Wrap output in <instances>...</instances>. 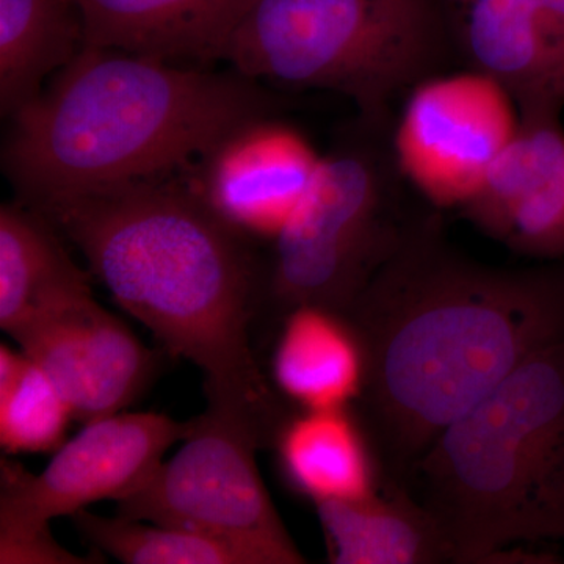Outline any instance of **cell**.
I'll list each match as a JSON object with an SVG mask.
<instances>
[{
	"mask_svg": "<svg viewBox=\"0 0 564 564\" xmlns=\"http://www.w3.org/2000/svg\"><path fill=\"white\" fill-rule=\"evenodd\" d=\"M9 336L51 378L74 421L84 425L122 413L158 370L155 352L91 291L33 314Z\"/></svg>",
	"mask_w": 564,
	"mask_h": 564,
	"instance_id": "30bf717a",
	"label": "cell"
},
{
	"mask_svg": "<svg viewBox=\"0 0 564 564\" xmlns=\"http://www.w3.org/2000/svg\"><path fill=\"white\" fill-rule=\"evenodd\" d=\"M276 101L234 70L218 74L126 52L84 47L18 111L3 166L32 207L204 161Z\"/></svg>",
	"mask_w": 564,
	"mask_h": 564,
	"instance_id": "3957f363",
	"label": "cell"
},
{
	"mask_svg": "<svg viewBox=\"0 0 564 564\" xmlns=\"http://www.w3.org/2000/svg\"><path fill=\"white\" fill-rule=\"evenodd\" d=\"M221 61L248 79L347 96L362 120L458 63L443 0H251Z\"/></svg>",
	"mask_w": 564,
	"mask_h": 564,
	"instance_id": "5b68a950",
	"label": "cell"
},
{
	"mask_svg": "<svg viewBox=\"0 0 564 564\" xmlns=\"http://www.w3.org/2000/svg\"><path fill=\"white\" fill-rule=\"evenodd\" d=\"M70 519L95 551L126 564H256L239 545L180 527L120 514L106 518L88 510Z\"/></svg>",
	"mask_w": 564,
	"mask_h": 564,
	"instance_id": "ffe728a7",
	"label": "cell"
},
{
	"mask_svg": "<svg viewBox=\"0 0 564 564\" xmlns=\"http://www.w3.org/2000/svg\"><path fill=\"white\" fill-rule=\"evenodd\" d=\"M74 421L68 403L25 355L0 347V445L7 454H44L65 443Z\"/></svg>",
	"mask_w": 564,
	"mask_h": 564,
	"instance_id": "44dd1931",
	"label": "cell"
},
{
	"mask_svg": "<svg viewBox=\"0 0 564 564\" xmlns=\"http://www.w3.org/2000/svg\"><path fill=\"white\" fill-rule=\"evenodd\" d=\"M563 104L519 107V128L462 207L481 232L538 262L564 258Z\"/></svg>",
	"mask_w": 564,
	"mask_h": 564,
	"instance_id": "8fae6325",
	"label": "cell"
},
{
	"mask_svg": "<svg viewBox=\"0 0 564 564\" xmlns=\"http://www.w3.org/2000/svg\"><path fill=\"white\" fill-rule=\"evenodd\" d=\"M347 315L367 359L356 413L384 480L406 485L452 423L564 340V258L489 265L451 242L440 212L417 210Z\"/></svg>",
	"mask_w": 564,
	"mask_h": 564,
	"instance_id": "6da1fadb",
	"label": "cell"
},
{
	"mask_svg": "<svg viewBox=\"0 0 564 564\" xmlns=\"http://www.w3.org/2000/svg\"><path fill=\"white\" fill-rule=\"evenodd\" d=\"M314 507L334 564L454 563L443 530L406 485L384 480L362 499Z\"/></svg>",
	"mask_w": 564,
	"mask_h": 564,
	"instance_id": "2e32d148",
	"label": "cell"
},
{
	"mask_svg": "<svg viewBox=\"0 0 564 564\" xmlns=\"http://www.w3.org/2000/svg\"><path fill=\"white\" fill-rule=\"evenodd\" d=\"M518 128V102L499 80L466 68L437 74L408 93L392 129L393 155L434 209L463 207Z\"/></svg>",
	"mask_w": 564,
	"mask_h": 564,
	"instance_id": "9c48e42d",
	"label": "cell"
},
{
	"mask_svg": "<svg viewBox=\"0 0 564 564\" xmlns=\"http://www.w3.org/2000/svg\"><path fill=\"white\" fill-rule=\"evenodd\" d=\"M259 448L250 434L206 410L176 454L117 502V514L228 541L256 564L307 563L263 484Z\"/></svg>",
	"mask_w": 564,
	"mask_h": 564,
	"instance_id": "52a82bcc",
	"label": "cell"
},
{
	"mask_svg": "<svg viewBox=\"0 0 564 564\" xmlns=\"http://www.w3.org/2000/svg\"><path fill=\"white\" fill-rule=\"evenodd\" d=\"M322 155L272 117L252 121L204 159L196 193L243 239H276L310 188Z\"/></svg>",
	"mask_w": 564,
	"mask_h": 564,
	"instance_id": "7c38bea8",
	"label": "cell"
},
{
	"mask_svg": "<svg viewBox=\"0 0 564 564\" xmlns=\"http://www.w3.org/2000/svg\"><path fill=\"white\" fill-rule=\"evenodd\" d=\"M406 486L456 564H502L516 544L564 540V340L452 423Z\"/></svg>",
	"mask_w": 564,
	"mask_h": 564,
	"instance_id": "277c9868",
	"label": "cell"
},
{
	"mask_svg": "<svg viewBox=\"0 0 564 564\" xmlns=\"http://www.w3.org/2000/svg\"><path fill=\"white\" fill-rule=\"evenodd\" d=\"M273 447L284 480L314 505L362 499L383 486L380 459L355 408L293 411Z\"/></svg>",
	"mask_w": 564,
	"mask_h": 564,
	"instance_id": "9a60e30c",
	"label": "cell"
},
{
	"mask_svg": "<svg viewBox=\"0 0 564 564\" xmlns=\"http://www.w3.org/2000/svg\"><path fill=\"white\" fill-rule=\"evenodd\" d=\"M538 31L552 87L564 102V0H538Z\"/></svg>",
	"mask_w": 564,
	"mask_h": 564,
	"instance_id": "7402d4cb",
	"label": "cell"
},
{
	"mask_svg": "<svg viewBox=\"0 0 564 564\" xmlns=\"http://www.w3.org/2000/svg\"><path fill=\"white\" fill-rule=\"evenodd\" d=\"M85 46L76 0H0V110L3 117L35 101L44 80Z\"/></svg>",
	"mask_w": 564,
	"mask_h": 564,
	"instance_id": "d6986e66",
	"label": "cell"
},
{
	"mask_svg": "<svg viewBox=\"0 0 564 564\" xmlns=\"http://www.w3.org/2000/svg\"><path fill=\"white\" fill-rule=\"evenodd\" d=\"M57 228L25 203L0 207V328L9 334L33 314L79 293L90 278L74 262Z\"/></svg>",
	"mask_w": 564,
	"mask_h": 564,
	"instance_id": "ac0fdd59",
	"label": "cell"
},
{
	"mask_svg": "<svg viewBox=\"0 0 564 564\" xmlns=\"http://www.w3.org/2000/svg\"><path fill=\"white\" fill-rule=\"evenodd\" d=\"M463 68L488 74L518 106L556 98L538 31V0H443Z\"/></svg>",
	"mask_w": 564,
	"mask_h": 564,
	"instance_id": "e0dca14e",
	"label": "cell"
},
{
	"mask_svg": "<svg viewBox=\"0 0 564 564\" xmlns=\"http://www.w3.org/2000/svg\"><path fill=\"white\" fill-rule=\"evenodd\" d=\"M392 124L352 122L274 239L267 303L278 315L303 304L347 314L391 259L417 210L403 202Z\"/></svg>",
	"mask_w": 564,
	"mask_h": 564,
	"instance_id": "8992f818",
	"label": "cell"
},
{
	"mask_svg": "<svg viewBox=\"0 0 564 564\" xmlns=\"http://www.w3.org/2000/svg\"><path fill=\"white\" fill-rule=\"evenodd\" d=\"M85 46L165 62L221 61L251 0H76Z\"/></svg>",
	"mask_w": 564,
	"mask_h": 564,
	"instance_id": "4fadbf2b",
	"label": "cell"
},
{
	"mask_svg": "<svg viewBox=\"0 0 564 564\" xmlns=\"http://www.w3.org/2000/svg\"><path fill=\"white\" fill-rule=\"evenodd\" d=\"M195 429L161 413H118L85 423L54 458L31 474L2 459L0 549L50 538L51 522L101 500L131 496L161 466L166 452Z\"/></svg>",
	"mask_w": 564,
	"mask_h": 564,
	"instance_id": "ba28073f",
	"label": "cell"
},
{
	"mask_svg": "<svg viewBox=\"0 0 564 564\" xmlns=\"http://www.w3.org/2000/svg\"><path fill=\"white\" fill-rule=\"evenodd\" d=\"M366 350L347 314L303 304L281 315L272 381L296 410L355 408L366 388Z\"/></svg>",
	"mask_w": 564,
	"mask_h": 564,
	"instance_id": "5bb4252c",
	"label": "cell"
},
{
	"mask_svg": "<svg viewBox=\"0 0 564 564\" xmlns=\"http://www.w3.org/2000/svg\"><path fill=\"white\" fill-rule=\"evenodd\" d=\"M166 350L202 370L207 410L273 447L293 410L262 372L251 325L267 302L240 234L195 188L132 182L33 207Z\"/></svg>",
	"mask_w": 564,
	"mask_h": 564,
	"instance_id": "7a4b0ae2",
	"label": "cell"
}]
</instances>
